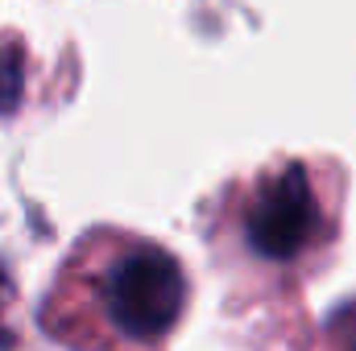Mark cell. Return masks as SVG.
I'll list each match as a JSON object with an SVG mask.
<instances>
[{
    "instance_id": "1",
    "label": "cell",
    "mask_w": 356,
    "mask_h": 351,
    "mask_svg": "<svg viewBox=\"0 0 356 351\" xmlns=\"http://www.w3.org/2000/svg\"><path fill=\"white\" fill-rule=\"evenodd\" d=\"M348 174L327 153H277L220 186L207 244L236 293L273 298L323 273L344 236Z\"/></svg>"
},
{
    "instance_id": "2",
    "label": "cell",
    "mask_w": 356,
    "mask_h": 351,
    "mask_svg": "<svg viewBox=\"0 0 356 351\" xmlns=\"http://www.w3.org/2000/svg\"><path fill=\"white\" fill-rule=\"evenodd\" d=\"M191 306L175 252L129 228H91L63 257L42 331L67 351H166Z\"/></svg>"
},
{
    "instance_id": "3",
    "label": "cell",
    "mask_w": 356,
    "mask_h": 351,
    "mask_svg": "<svg viewBox=\"0 0 356 351\" xmlns=\"http://www.w3.org/2000/svg\"><path fill=\"white\" fill-rule=\"evenodd\" d=\"M315 351H356V298L340 302V306L327 314Z\"/></svg>"
}]
</instances>
